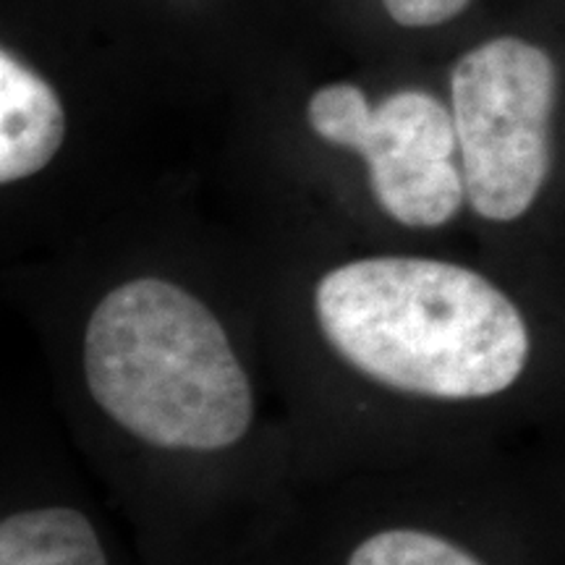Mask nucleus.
Masks as SVG:
<instances>
[{
  "mask_svg": "<svg viewBox=\"0 0 565 565\" xmlns=\"http://www.w3.org/2000/svg\"><path fill=\"white\" fill-rule=\"evenodd\" d=\"M328 343L353 370L401 393L490 398L529 362L519 307L469 267L370 257L324 273L315 291Z\"/></svg>",
  "mask_w": 565,
  "mask_h": 565,
  "instance_id": "nucleus-1",
  "label": "nucleus"
},
{
  "mask_svg": "<svg viewBox=\"0 0 565 565\" xmlns=\"http://www.w3.org/2000/svg\"><path fill=\"white\" fill-rule=\"evenodd\" d=\"M84 372L113 422L166 450L231 448L254 419L249 377L221 320L160 278L124 282L97 303Z\"/></svg>",
  "mask_w": 565,
  "mask_h": 565,
  "instance_id": "nucleus-2",
  "label": "nucleus"
},
{
  "mask_svg": "<svg viewBox=\"0 0 565 565\" xmlns=\"http://www.w3.org/2000/svg\"><path fill=\"white\" fill-rule=\"evenodd\" d=\"M557 71L542 47L494 38L461 55L450 74L466 200L492 223L519 221L553 166Z\"/></svg>",
  "mask_w": 565,
  "mask_h": 565,
  "instance_id": "nucleus-3",
  "label": "nucleus"
},
{
  "mask_svg": "<svg viewBox=\"0 0 565 565\" xmlns=\"http://www.w3.org/2000/svg\"><path fill=\"white\" fill-rule=\"evenodd\" d=\"M317 137L359 152L370 186L393 221L408 228L450 223L466 200L454 113L422 89H401L372 105L356 84H330L309 97Z\"/></svg>",
  "mask_w": 565,
  "mask_h": 565,
  "instance_id": "nucleus-4",
  "label": "nucleus"
},
{
  "mask_svg": "<svg viewBox=\"0 0 565 565\" xmlns=\"http://www.w3.org/2000/svg\"><path fill=\"white\" fill-rule=\"evenodd\" d=\"M66 137V113L38 71L17 53H0V181L40 173Z\"/></svg>",
  "mask_w": 565,
  "mask_h": 565,
  "instance_id": "nucleus-5",
  "label": "nucleus"
},
{
  "mask_svg": "<svg viewBox=\"0 0 565 565\" xmlns=\"http://www.w3.org/2000/svg\"><path fill=\"white\" fill-rule=\"evenodd\" d=\"M0 565H110V557L87 515L47 505L6 515Z\"/></svg>",
  "mask_w": 565,
  "mask_h": 565,
  "instance_id": "nucleus-6",
  "label": "nucleus"
},
{
  "mask_svg": "<svg viewBox=\"0 0 565 565\" xmlns=\"http://www.w3.org/2000/svg\"><path fill=\"white\" fill-rule=\"evenodd\" d=\"M343 565H484L448 536L427 529L395 526L364 536L345 555Z\"/></svg>",
  "mask_w": 565,
  "mask_h": 565,
  "instance_id": "nucleus-7",
  "label": "nucleus"
},
{
  "mask_svg": "<svg viewBox=\"0 0 565 565\" xmlns=\"http://www.w3.org/2000/svg\"><path fill=\"white\" fill-rule=\"evenodd\" d=\"M471 0H383L385 11L401 26H437L456 19Z\"/></svg>",
  "mask_w": 565,
  "mask_h": 565,
  "instance_id": "nucleus-8",
  "label": "nucleus"
}]
</instances>
